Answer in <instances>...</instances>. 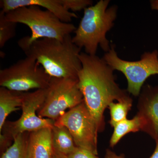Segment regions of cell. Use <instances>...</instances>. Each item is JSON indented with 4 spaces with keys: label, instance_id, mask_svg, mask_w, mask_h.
I'll list each match as a JSON object with an SVG mask.
<instances>
[{
    "label": "cell",
    "instance_id": "obj_1",
    "mask_svg": "<svg viewBox=\"0 0 158 158\" xmlns=\"http://www.w3.org/2000/svg\"><path fill=\"white\" fill-rule=\"evenodd\" d=\"M79 58L82 68L78 74L79 88L98 133L102 132L106 127L105 111L110 104L132 99L127 90L116 83L114 70L102 58L81 52Z\"/></svg>",
    "mask_w": 158,
    "mask_h": 158
},
{
    "label": "cell",
    "instance_id": "obj_11",
    "mask_svg": "<svg viewBox=\"0 0 158 158\" xmlns=\"http://www.w3.org/2000/svg\"><path fill=\"white\" fill-rule=\"evenodd\" d=\"M0 6L5 13L21 7L39 6L50 11L64 23H70L73 19L78 17L74 12L66 10L59 0H2Z\"/></svg>",
    "mask_w": 158,
    "mask_h": 158
},
{
    "label": "cell",
    "instance_id": "obj_5",
    "mask_svg": "<svg viewBox=\"0 0 158 158\" xmlns=\"http://www.w3.org/2000/svg\"><path fill=\"white\" fill-rule=\"evenodd\" d=\"M47 91L46 88L23 93L21 116L15 121H6L0 131L1 148H9L11 146L12 141H14L15 137L19 134L53 127L55 121L49 118H40L36 113L44 102Z\"/></svg>",
    "mask_w": 158,
    "mask_h": 158
},
{
    "label": "cell",
    "instance_id": "obj_14",
    "mask_svg": "<svg viewBox=\"0 0 158 158\" xmlns=\"http://www.w3.org/2000/svg\"><path fill=\"white\" fill-rule=\"evenodd\" d=\"M52 131L54 149L66 156L74 151L77 146L71 134L67 128L54 125Z\"/></svg>",
    "mask_w": 158,
    "mask_h": 158
},
{
    "label": "cell",
    "instance_id": "obj_4",
    "mask_svg": "<svg viewBox=\"0 0 158 158\" xmlns=\"http://www.w3.org/2000/svg\"><path fill=\"white\" fill-rule=\"evenodd\" d=\"M6 17L8 20L23 24L30 28L31 36L20 39L27 43L42 38L63 40L77 29L73 24L63 22L50 11L42 10L37 6L14 9L6 13Z\"/></svg>",
    "mask_w": 158,
    "mask_h": 158
},
{
    "label": "cell",
    "instance_id": "obj_7",
    "mask_svg": "<svg viewBox=\"0 0 158 158\" xmlns=\"http://www.w3.org/2000/svg\"><path fill=\"white\" fill-rule=\"evenodd\" d=\"M51 78L35 59L29 56L0 70L1 87L17 92L46 89Z\"/></svg>",
    "mask_w": 158,
    "mask_h": 158
},
{
    "label": "cell",
    "instance_id": "obj_13",
    "mask_svg": "<svg viewBox=\"0 0 158 158\" xmlns=\"http://www.w3.org/2000/svg\"><path fill=\"white\" fill-rule=\"evenodd\" d=\"M23 93L0 88V131L10 113L20 110L23 104Z\"/></svg>",
    "mask_w": 158,
    "mask_h": 158
},
{
    "label": "cell",
    "instance_id": "obj_15",
    "mask_svg": "<svg viewBox=\"0 0 158 158\" xmlns=\"http://www.w3.org/2000/svg\"><path fill=\"white\" fill-rule=\"evenodd\" d=\"M30 134L27 132L15 137L13 143L3 153L1 158H31Z\"/></svg>",
    "mask_w": 158,
    "mask_h": 158
},
{
    "label": "cell",
    "instance_id": "obj_12",
    "mask_svg": "<svg viewBox=\"0 0 158 158\" xmlns=\"http://www.w3.org/2000/svg\"><path fill=\"white\" fill-rule=\"evenodd\" d=\"M52 129L45 128L30 132L31 158H52Z\"/></svg>",
    "mask_w": 158,
    "mask_h": 158
},
{
    "label": "cell",
    "instance_id": "obj_20",
    "mask_svg": "<svg viewBox=\"0 0 158 158\" xmlns=\"http://www.w3.org/2000/svg\"><path fill=\"white\" fill-rule=\"evenodd\" d=\"M67 156L68 158H100L98 155L88 150L77 147Z\"/></svg>",
    "mask_w": 158,
    "mask_h": 158
},
{
    "label": "cell",
    "instance_id": "obj_18",
    "mask_svg": "<svg viewBox=\"0 0 158 158\" xmlns=\"http://www.w3.org/2000/svg\"><path fill=\"white\" fill-rule=\"evenodd\" d=\"M17 23L6 19V13L0 12V48H3L6 43L16 35Z\"/></svg>",
    "mask_w": 158,
    "mask_h": 158
},
{
    "label": "cell",
    "instance_id": "obj_2",
    "mask_svg": "<svg viewBox=\"0 0 158 158\" xmlns=\"http://www.w3.org/2000/svg\"><path fill=\"white\" fill-rule=\"evenodd\" d=\"M18 44L26 56L35 59L51 77L78 79L81 49L73 43L71 35L63 40L42 38L30 43L19 40Z\"/></svg>",
    "mask_w": 158,
    "mask_h": 158
},
{
    "label": "cell",
    "instance_id": "obj_22",
    "mask_svg": "<svg viewBox=\"0 0 158 158\" xmlns=\"http://www.w3.org/2000/svg\"><path fill=\"white\" fill-rule=\"evenodd\" d=\"M52 158H68V156L55 150L53 148Z\"/></svg>",
    "mask_w": 158,
    "mask_h": 158
},
{
    "label": "cell",
    "instance_id": "obj_3",
    "mask_svg": "<svg viewBox=\"0 0 158 158\" xmlns=\"http://www.w3.org/2000/svg\"><path fill=\"white\" fill-rule=\"evenodd\" d=\"M110 1L100 0L84 10V15L75 31L72 41L77 46L85 48V53L96 55L98 45L106 52L111 48L106 35L114 26L118 7L108 8Z\"/></svg>",
    "mask_w": 158,
    "mask_h": 158
},
{
    "label": "cell",
    "instance_id": "obj_8",
    "mask_svg": "<svg viewBox=\"0 0 158 158\" xmlns=\"http://www.w3.org/2000/svg\"><path fill=\"white\" fill-rule=\"evenodd\" d=\"M84 102L78 79L52 77L44 102L37 111L40 118L56 121L67 109Z\"/></svg>",
    "mask_w": 158,
    "mask_h": 158
},
{
    "label": "cell",
    "instance_id": "obj_17",
    "mask_svg": "<svg viewBox=\"0 0 158 158\" xmlns=\"http://www.w3.org/2000/svg\"><path fill=\"white\" fill-rule=\"evenodd\" d=\"M133 100L127 101L113 102L108 106L110 118L109 123L112 127L127 118L128 113L131 109Z\"/></svg>",
    "mask_w": 158,
    "mask_h": 158
},
{
    "label": "cell",
    "instance_id": "obj_6",
    "mask_svg": "<svg viewBox=\"0 0 158 158\" xmlns=\"http://www.w3.org/2000/svg\"><path fill=\"white\" fill-rule=\"evenodd\" d=\"M102 59L114 70L123 74L127 81V91L138 97L144 82L152 76L158 75V51L145 52L138 61H129L120 59L115 50V45L106 52Z\"/></svg>",
    "mask_w": 158,
    "mask_h": 158
},
{
    "label": "cell",
    "instance_id": "obj_9",
    "mask_svg": "<svg viewBox=\"0 0 158 158\" xmlns=\"http://www.w3.org/2000/svg\"><path fill=\"white\" fill-rule=\"evenodd\" d=\"M54 125L67 128L77 147L98 155V130L84 101L64 113L55 121Z\"/></svg>",
    "mask_w": 158,
    "mask_h": 158
},
{
    "label": "cell",
    "instance_id": "obj_19",
    "mask_svg": "<svg viewBox=\"0 0 158 158\" xmlns=\"http://www.w3.org/2000/svg\"><path fill=\"white\" fill-rule=\"evenodd\" d=\"M60 4L69 11H80L92 6L93 2L90 0H59Z\"/></svg>",
    "mask_w": 158,
    "mask_h": 158
},
{
    "label": "cell",
    "instance_id": "obj_10",
    "mask_svg": "<svg viewBox=\"0 0 158 158\" xmlns=\"http://www.w3.org/2000/svg\"><path fill=\"white\" fill-rule=\"evenodd\" d=\"M137 112L141 131L155 140L158 137V86L144 85L138 96Z\"/></svg>",
    "mask_w": 158,
    "mask_h": 158
},
{
    "label": "cell",
    "instance_id": "obj_23",
    "mask_svg": "<svg viewBox=\"0 0 158 158\" xmlns=\"http://www.w3.org/2000/svg\"><path fill=\"white\" fill-rule=\"evenodd\" d=\"M155 141H156L155 149L149 158H158V137Z\"/></svg>",
    "mask_w": 158,
    "mask_h": 158
},
{
    "label": "cell",
    "instance_id": "obj_16",
    "mask_svg": "<svg viewBox=\"0 0 158 158\" xmlns=\"http://www.w3.org/2000/svg\"><path fill=\"white\" fill-rule=\"evenodd\" d=\"M114 130L110 141V147L114 148L126 135L130 133L141 131V124L138 116L135 115L131 119H125L113 127Z\"/></svg>",
    "mask_w": 158,
    "mask_h": 158
},
{
    "label": "cell",
    "instance_id": "obj_24",
    "mask_svg": "<svg viewBox=\"0 0 158 158\" xmlns=\"http://www.w3.org/2000/svg\"><path fill=\"white\" fill-rule=\"evenodd\" d=\"M150 3L151 9L152 10L158 11V0H151Z\"/></svg>",
    "mask_w": 158,
    "mask_h": 158
},
{
    "label": "cell",
    "instance_id": "obj_21",
    "mask_svg": "<svg viewBox=\"0 0 158 158\" xmlns=\"http://www.w3.org/2000/svg\"><path fill=\"white\" fill-rule=\"evenodd\" d=\"M105 158H126L123 155H118L116 153L110 149L106 150Z\"/></svg>",
    "mask_w": 158,
    "mask_h": 158
}]
</instances>
